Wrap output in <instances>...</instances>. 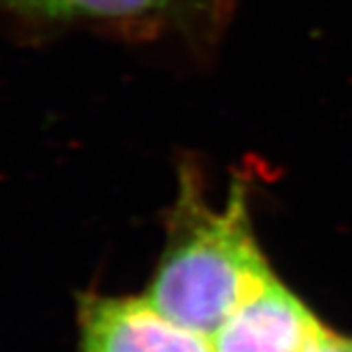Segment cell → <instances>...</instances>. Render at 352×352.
I'll use <instances>...</instances> for the list:
<instances>
[{"label":"cell","instance_id":"cell-2","mask_svg":"<svg viewBox=\"0 0 352 352\" xmlns=\"http://www.w3.org/2000/svg\"><path fill=\"white\" fill-rule=\"evenodd\" d=\"M78 352H212L210 337L178 325L131 296L76 298Z\"/></svg>","mask_w":352,"mask_h":352},{"label":"cell","instance_id":"cell-5","mask_svg":"<svg viewBox=\"0 0 352 352\" xmlns=\"http://www.w3.org/2000/svg\"><path fill=\"white\" fill-rule=\"evenodd\" d=\"M305 352H352V340L337 335L335 331L323 327V331L311 340Z\"/></svg>","mask_w":352,"mask_h":352},{"label":"cell","instance_id":"cell-3","mask_svg":"<svg viewBox=\"0 0 352 352\" xmlns=\"http://www.w3.org/2000/svg\"><path fill=\"white\" fill-rule=\"evenodd\" d=\"M325 325L280 280L210 335L212 352H305Z\"/></svg>","mask_w":352,"mask_h":352},{"label":"cell","instance_id":"cell-1","mask_svg":"<svg viewBox=\"0 0 352 352\" xmlns=\"http://www.w3.org/2000/svg\"><path fill=\"white\" fill-rule=\"evenodd\" d=\"M276 280L252 233L247 186L235 180L226 206L215 210L198 166L184 161L145 300L170 321L210 337Z\"/></svg>","mask_w":352,"mask_h":352},{"label":"cell","instance_id":"cell-6","mask_svg":"<svg viewBox=\"0 0 352 352\" xmlns=\"http://www.w3.org/2000/svg\"><path fill=\"white\" fill-rule=\"evenodd\" d=\"M0 4H10V0H0Z\"/></svg>","mask_w":352,"mask_h":352},{"label":"cell","instance_id":"cell-4","mask_svg":"<svg viewBox=\"0 0 352 352\" xmlns=\"http://www.w3.org/2000/svg\"><path fill=\"white\" fill-rule=\"evenodd\" d=\"M173 0H10L8 6L45 16H85L102 20H138L163 12Z\"/></svg>","mask_w":352,"mask_h":352}]
</instances>
